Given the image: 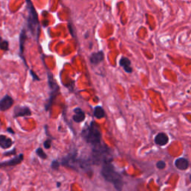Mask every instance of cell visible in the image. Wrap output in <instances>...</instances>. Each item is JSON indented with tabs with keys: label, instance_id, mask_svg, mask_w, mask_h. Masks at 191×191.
Wrapping results in <instances>:
<instances>
[{
	"label": "cell",
	"instance_id": "15",
	"mask_svg": "<svg viewBox=\"0 0 191 191\" xmlns=\"http://www.w3.org/2000/svg\"><path fill=\"white\" fill-rule=\"evenodd\" d=\"M119 65L124 69V70L126 71L128 73H131L133 71L132 67H131V60H129L128 58L126 57H123L121 58L120 60H119Z\"/></svg>",
	"mask_w": 191,
	"mask_h": 191
},
{
	"label": "cell",
	"instance_id": "18",
	"mask_svg": "<svg viewBox=\"0 0 191 191\" xmlns=\"http://www.w3.org/2000/svg\"><path fill=\"white\" fill-rule=\"evenodd\" d=\"M0 49L3 51H8L9 50V43L8 41L3 39L0 37Z\"/></svg>",
	"mask_w": 191,
	"mask_h": 191
},
{
	"label": "cell",
	"instance_id": "13",
	"mask_svg": "<svg viewBox=\"0 0 191 191\" xmlns=\"http://www.w3.org/2000/svg\"><path fill=\"white\" fill-rule=\"evenodd\" d=\"M26 39H27L26 30H25V29H22L21 32H20V55H21L22 59H23L25 63V60L23 57H22V55H23V51H24V44H25V42L26 41Z\"/></svg>",
	"mask_w": 191,
	"mask_h": 191
},
{
	"label": "cell",
	"instance_id": "25",
	"mask_svg": "<svg viewBox=\"0 0 191 191\" xmlns=\"http://www.w3.org/2000/svg\"><path fill=\"white\" fill-rule=\"evenodd\" d=\"M7 131H8V132H10L11 134H14V131H13V129H12L11 128H8V129H7Z\"/></svg>",
	"mask_w": 191,
	"mask_h": 191
},
{
	"label": "cell",
	"instance_id": "20",
	"mask_svg": "<svg viewBox=\"0 0 191 191\" xmlns=\"http://www.w3.org/2000/svg\"><path fill=\"white\" fill-rule=\"evenodd\" d=\"M60 163H59V161H58V160H55V161H53V162H52L51 167H52V169L54 170H58L59 169V167H60Z\"/></svg>",
	"mask_w": 191,
	"mask_h": 191
},
{
	"label": "cell",
	"instance_id": "1",
	"mask_svg": "<svg viewBox=\"0 0 191 191\" xmlns=\"http://www.w3.org/2000/svg\"><path fill=\"white\" fill-rule=\"evenodd\" d=\"M26 2V22L27 30L31 33L33 37L36 41L39 40L40 33H41V25H40L39 19H38L37 12L33 5L32 0H25Z\"/></svg>",
	"mask_w": 191,
	"mask_h": 191
},
{
	"label": "cell",
	"instance_id": "3",
	"mask_svg": "<svg viewBox=\"0 0 191 191\" xmlns=\"http://www.w3.org/2000/svg\"><path fill=\"white\" fill-rule=\"evenodd\" d=\"M90 158L92 164L95 165L104 164L107 162H112L113 161L110 149L102 142L93 146Z\"/></svg>",
	"mask_w": 191,
	"mask_h": 191
},
{
	"label": "cell",
	"instance_id": "16",
	"mask_svg": "<svg viewBox=\"0 0 191 191\" xmlns=\"http://www.w3.org/2000/svg\"><path fill=\"white\" fill-rule=\"evenodd\" d=\"M175 166L179 170H186L189 167V161L185 158H180L175 160Z\"/></svg>",
	"mask_w": 191,
	"mask_h": 191
},
{
	"label": "cell",
	"instance_id": "5",
	"mask_svg": "<svg viewBox=\"0 0 191 191\" xmlns=\"http://www.w3.org/2000/svg\"><path fill=\"white\" fill-rule=\"evenodd\" d=\"M47 77H48V84L49 87L50 89V96L49 98L48 102H46V105H45V109H46V111L51 109L52 105H53L54 100L56 98V96L59 94V91H60V88L57 83V81H55V78H54L53 74L50 72L48 69L47 71Z\"/></svg>",
	"mask_w": 191,
	"mask_h": 191
},
{
	"label": "cell",
	"instance_id": "27",
	"mask_svg": "<svg viewBox=\"0 0 191 191\" xmlns=\"http://www.w3.org/2000/svg\"><path fill=\"white\" fill-rule=\"evenodd\" d=\"M60 185H61V184L60 183V182H57V187H60Z\"/></svg>",
	"mask_w": 191,
	"mask_h": 191
},
{
	"label": "cell",
	"instance_id": "7",
	"mask_svg": "<svg viewBox=\"0 0 191 191\" xmlns=\"http://www.w3.org/2000/svg\"><path fill=\"white\" fill-rule=\"evenodd\" d=\"M32 115V111L27 106H20L17 105L15 106L14 111V118H18L21 117H30Z\"/></svg>",
	"mask_w": 191,
	"mask_h": 191
},
{
	"label": "cell",
	"instance_id": "10",
	"mask_svg": "<svg viewBox=\"0 0 191 191\" xmlns=\"http://www.w3.org/2000/svg\"><path fill=\"white\" fill-rule=\"evenodd\" d=\"M105 55L102 51H99L96 53H93L90 56V61L93 65H98L104 60Z\"/></svg>",
	"mask_w": 191,
	"mask_h": 191
},
{
	"label": "cell",
	"instance_id": "11",
	"mask_svg": "<svg viewBox=\"0 0 191 191\" xmlns=\"http://www.w3.org/2000/svg\"><path fill=\"white\" fill-rule=\"evenodd\" d=\"M168 141H169V138L167 134L164 132L158 133L154 138V143L161 146H164L166 144H167Z\"/></svg>",
	"mask_w": 191,
	"mask_h": 191
},
{
	"label": "cell",
	"instance_id": "6",
	"mask_svg": "<svg viewBox=\"0 0 191 191\" xmlns=\"http://www.w3.org/2000/svg\"><path fill=\"white\" fill-rule=\"evenodd\" d=\"M78 152L76 150L69 152L62 158L60 165L66 166L73 170L78 169Z\"/></svg>",
	"mask_w": 191,
	"mask_h": 191
},
{
	"label": "cell",
	"instance_id": "14",
	"mask_svg": "<svg viewBox=\"0 0 191 191\" xmlns=\"http://www.w3.org/2000/svg\"><path fill=\"white\" fill-rule=\"evenodd\" d=\"M14 144L13 140L6 135L0 134V147L4 149H9Z\"/></svg>",
	"mask_w": 191,
	"mask_h": 191
},
{
	"label": "cell",
	"instance_id": "4",
	"mask_svg": "<svg viewBox=\"0 0 191 191\" xmlns=\"http://www.w3.org/2000/svg\"><path fill=\"white\" fill-rule=\"evenodd\" d=\"M83 138L88 143L96 146L102 143V131L100 127L94 121H92L90 125H86L81 132Z\"/></svg>",
	"mask_w": 191,
	"mask_h": 191
},
{
	"label": "cell",
	"instance_id": "9",
	"mask_svg": "<svg viewBox=\"0 0 191 191\" xmlns=\"http://www.w3.org/2000/svg\"><path fill=\"white\" fill-rule=\"evenodd\" d=\"M14 103V100L11 96L6 95L0 100V111H6L13 106Z\"/></svg>",
	"mask_w": 191,
	"mask_h": 191
},
{
	"label": "cell",
	"instance_id": "22",
	"mask_svg": "<svg viewBox=\"0 0 191 191\" xmlns=\"http://www.w3.org/2000/svg\"><path fill=\"white\" fill-rule=\"evenodd\" d=\"M156 166H157L158 169L159 170H164L166 167V163L164 161H159L156 164Z\"/></svg>",
	"mask_w": 191,
	"mask_h": 191
},
{
	"label": "cell",
	"instance_id": "17",
	"mask_svg": "<svg viewBox=\"0 0 191 191\" xmlns=\"http://www.w3.org/2000/svg\"><path fill=\"white\" fill-rule=\"evenodd\" d=\"M93 116L96 119H102L105 117V112L103 107L101 106H96L93 111Z\"/></svg>",
	"mask_w": 191,
	"mask_h": 191
},
{
	"label": "cell",
	"instance_id": "21",
	"mask_svg": "<svg viewBox=\"0 0 191 191\" xmlns=\"http://www.w3.org/2000/svg\"><path fill=\"white\" fill-rule=\"evenodd\" d=\"M52 141H53V140H52L51 139H47L46 140H45L44 143H43V146L45 147V149H49L50 148H51Z\"/></svg>",
	"mask_w": 191,
	"mask_h": 191
},
{
	"label": "cell",
	"instance_id": "23",
	"mask_svg": "<svg viewBox=\"0 0 191 191\" xmlns=\"http://www.w3.org/2000/svg\"><path fill=\"white\" fill-rule=\"evenodd\" d=\"M11 154H16V149H14L13 150L9 151V152H6L4 153V156H10Z\"/></svg>",
	"mask_w": 191,
	"mask_h": 191
},
{
	"label": "cell",
	"instance_id": "28",
	"mask_svg": "<svg viewBox=\"0 0 191 191\" xmlns=\"http://www.w3.org/2000/svg\"><path fill=\"white\" fill-rule=\"evenodd\" d=\"M190 181H191V175H190Z\"/></svg>",
	"mask_w": 191,
	"mask_h": 191
},
{
	"label": "cell",
	"instance_id": "12",
	"mask_svg": "<svg viewBox=\"0 0 191 191\" xmlns=\"http://www.w3.org/2000/svg\"><path fill=\"white\" fill-rule=\"evenodd\" d=\"M73 111L75 114L72 117V119L77 123H82L85 119V113L83 111L82 109L80 107H76Z\"/></svg>",
	"mask_w": 191,
	"mask_h": 191
},
{
	"label": "cell",
	"instance_id": "8",
	"mask_svg": "<svg viewBox=\"0 0 191 191\" xmlns=\"http://www.w3.org/2000/svg\"><path fill=\"white\" fill-rule=\"evenodd\" d=\"M24 159L23 154H20L19 155L15 156L13 158L8 161H3V162H0V168L2 167H8V166H14L17 165L21 164Z\"/></svg>",
	"mask_w": 191,
	"mask_h": 191
},
{
	"label": "cell",
	"instance_id": "2",
	"mask_svg": "<svg viewBox=\"0 0 191 191\" xmlns=\"http://www.w3.org/2000/svg\"><path fill=\"white\" fill-rule=\"evenodd\" d=\"M101 174L107 181L111 183L117 191H121L123 187V181L121 175L116 171L115 167L111 162L102 164Z\"/></svg>",
	"mask_w": 191,
	"mask_h": 191
},
{
	"label": "cell",
	"instance_id": "24",
	"mask_svg": "<svg viewBox=\"0 0 191 191\" xmlns=\"http://www.w3.org/2000/svg\"><path fill=\"white\" fill-rule=\"evenodd\" d=\"M30 73L32 74V76L33 77V80H34V81H35V80H37V81H40V80H41L40 79V78L38 77L37 75L34 73V72H33L32 70H30Z\"/></svg>",
	"mask_w": 191,
	"mask_h": 191
},
{
	"label": "cell",
	"instance_id": "26",
	"mask_svg": "<svg viewBox=\"0 0 191 191\" xmlns=\"http://www.w3.org/2000/svg\"><path fill=\"white\" fill-rule=\"evenodd\" d=\"M2 180H3L2 175V173H0V186H1L2 184Z\"/></svg>",
	"mask_w": 191,
	"mask_h": 191
},
{
	"label": "cell",
	"instance_id": "19",
	"mask_svg": "<svg viewBox=\"0 0 191 191\" xmlns=\"http://www.w3.org/2000/svg\"><path fill=\"white\" fill-rule=\"evenodd\" d=\"M36 154H37V155L38 156V157L41 158V159L45 160L47 158V154L43 152V149L41 148V147L37 149V150H36Z\"/></svg>",
	"mask_w": 191,
	"mask_h": 191
}]
</instances>
